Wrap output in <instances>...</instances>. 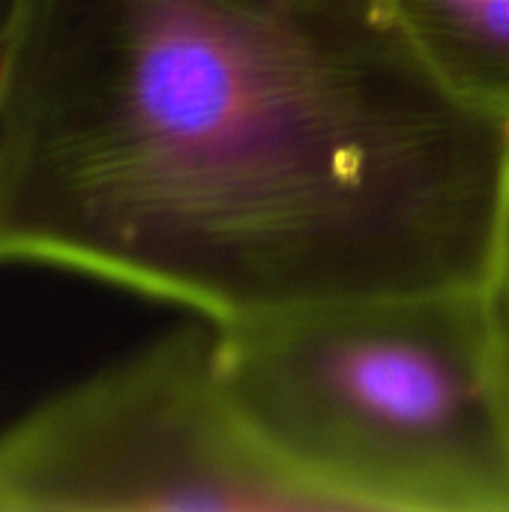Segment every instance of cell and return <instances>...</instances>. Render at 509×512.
Returning a JSON list of instances; mask_svg holds the SVG:
<instances>
[{
	"label": "cell",
	"instance_id": "6da1fadb",
	"mask_svg": "<svg viewBox=\"0 0 509 512\" xmlns=\"http://www.w3.org/2000/svg\"><path fill=\"white\" fill-rule=\"evenodd\" d=\"M507 261L509 126L387 0H18L0 264L237 324L492 291Z\"/></svg>",
	"mask_w": 509,
	"mask_h": 512
},
{
	"label": "cell",
	"instance_id": "5b68a950",
	"mask_svg": "<svg viewBox=\"0 0 509 512\" xmlns=\"http://www.w3.org/2000/svg\"><path fill=\"white\" fill-rule=\"evenodd\" d=\"M492 306H495V324H498V351H501V372H504V390L509 405V261L492 288Z\"/></svg>",
	"mask_w": 509,
	"mask_h": 512
},
{
	"label": "cell",
	"instance_id": "277c9868",
	"mask_svg": "<svg viewBox=\"0 0 509 512\" xmlns=\"http://www.w3.org/2000/svg\"><path fill=\"white\" fill-rule=\"evenodd\" d=\"M426 66L509 126V0H387Z\"/></svg>",
	"mask_w": 509,
	"mask_h": 512
},
{
	"label": "cell",
	"instance_id": "3957f363",
	"mask_svg": "<svg viewBox=\"0 0 509 512\" xmlns=\"http://www.w3.org/2000/svg\"><path fill=\"white\" fill-rule=\"evenodd\" d=\"M0 512H333L234 411L216 324L180 327L0 432Z\"/></svg>",
	"mask_w": 509,
	"mask_h": 512
},
{
	"label": "cell",
	"instance_id": "8992f818",
	"mask_svg": "<svg viewBox=\"0 0 509 512\" xmlns=\"http://www.w3.org/2000/svg\"><path fill=\"white\" fill-rule=\"evenodd\" d=\"M15 6H18V0H0V99H3V72H6V51H9Z\"/></svg>",
	"mask_w": 509,
	"mask_h": 512
},
{
	"label": "cell",
	"instance_id": "7a4b0ae2",
	"mask_svg": "<svg viewBox=\"0 0 509 512\" xmlns=\"http://www.w3.org/2000/svg\"><path fill=\"white\" fill-rule=\"evenodd\" d=\"M216 366L261 447L333 512H509L492 291L216 324Z\"/></svg>",
	"mask_w": 509,
	"mask_h": 512
}]
</instances>
